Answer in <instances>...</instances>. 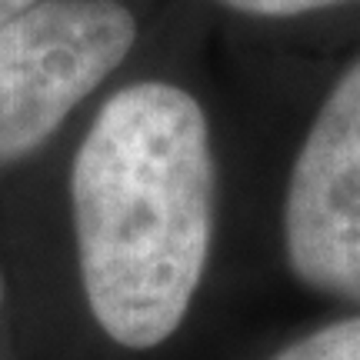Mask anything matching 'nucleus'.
<instances>
[{"label":"nucleus","mask_w":360,"mask_h":360,"mask_svg":"<svg viewBox=\"0 0 360 360\" xmlns=\"http://www.w3.org/2000/svg\"><path fill=\"white\" fill-rule=\"evenodd\" d=\"M210 127L187 90L141 80L110 94L70 167L90 314L120 347H157L187 317L214 237Z\"/></svg>","instance_id":"f257e3e1"},{"label":"nucleus","mask_w":360,"mask_h":360,"mask_svg":"<svg viewBox=\"0 0 360 360\" xmlns=\"http://www.w3.org/2000/svg\"><path fill=\"white\" fill-rule=\"evenodd\" d=\"M134 40L137 20L117 0H37L0 27V167L34 154Z\"/></svg>","instance_id":"f03ea898"},{"label":"nucleus","mask_w":360,"mask_h":360,"mask_svg":"<svg viewBox=\"0 0 360 360\" xmlns=\"http://www.w3.org/2000/svg\"><path fill=\"white\" fill-rule=\"evenodd\" d=\"M283 254L310 290L360 304V60L334 80L297 147Z\"/></svg>","instance_id":"7ed1b4c3"},{"label":"nucleus","mask_w":360,"mask_h":360,"mask_svg":"<svg viewBox=\"0 0 360 360\" xmlns=\"http://www.w3.org/2000/svg\"><path fill=\"white\" fill-rule=\"evenodd\" d=\"M270 360H360V317H344L294 344L277 350Z\"/></svg>","instance_id":"20e7f679"},{"label":"nucleus","mask_w":360,"mask_h":360,"mask_svg":"<svg viewBox=\"0 0 360 360\" xmlns=\"http://www.w3.org/2000/svg\"><path fill=\"white\" fill-rule=\"evenodd\" d=\"M224 7H231L237 13L247 17H270V20H281V17H304V13H317V11H330V7H344V4H357V0H217Z\"/></svg>","instance_id":"39448f33"},{"label":"nucleus","mask_w":360,"mask_h":360,"mask_svg":"<svg viewBox=\"0 0 360 360\" xmlns=\"http://www.w3.org/2000/svg\"><path fill=\"white\" fill-rule=\"evenodd\" d=\"M30 4H37V0H0V27L7 24L11 17H17L20 11H27Z\"/></svg>","instance_id":"423d86ee"},{"label":"nucleus","mask_w":360,"mask_h":360,"mask_svg":"<svg viewBox=\"0 0 360 360\" xmlns=\"http://www.w3.org/2000/svg\"><path fill=\"white\" fill-rule=\"evenodd\" d=\"M0 300H4V281H0Z\"/></svg>","instance_id":"0eeeda50"}]
</instances>
